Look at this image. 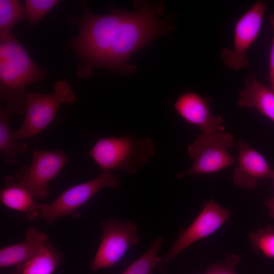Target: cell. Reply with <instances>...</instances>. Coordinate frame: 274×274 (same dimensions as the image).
I'll use <instances>...</instances> for the list:
<instances>
[{
  "instance_id": "22",
  "label": "cell",
  "mask_w": 274,
  "mask_h": 274,
  "mask_svg": "<svg viewBox=\"0 0 274 274\" xmlns=\"http://www.w3.org/2000/svg\"><path fill=\"white\" fill-rule=\"evenodd\" d=\"M60 1L58 0H26V19L34 28L39 21Z\"/></svg>"
},
{
  "instance_id": "16",
  "label": "cell",
  "mask_w": 274,
  "mask_h": 274,
  "mask_svg": "<svg viewBox=\"0 0 274 274\" xmlns=\"http://www.w3.org/2000/svg\"><path fill=\"white\" fill-rule=\"evenodd\" d=\"M5 186L0 190L1 202L6 207L23 213L27 220L33 221L40 215L39 203L29 192L13 176L5 178Z\"/></svg>"
},
{
  "instance_id": "9",
  "label": "cell",
  "mask_w": 274,
  "mask_h": 274,
  "mask_svg": "<svg viewBox=\"0 0 274 274\" xmlns=\"http://www.w3.org/2000/svg\"><path fill=\"white\" fill-rule=\"evenodd\" d=\"M101 239L91 265V271L117 264L128 249L139 244L138 226L130 220L106 219L101 222Z\"/></svg>"
},
{
  "instance_id": "25",
  "label": "cell",
  "mask_w": 274,
  "mask_h": 274,
  "mask_svg": "<svg viewBox=\"0 0 274 274\" xmlns=\"http://www.w3.org/2000/svg\"><path fill=\"white\" fill-rule=\"evenodd\" d=\"M264 204L267 210L269 216L274 219V197L266 198Z\"/></svg>"
},
{
  "instance_id": "4",
  "label": "cell",
  "mask_w": 274,
  "mask_h": 274,
  "mask_svg": "<svg viewBox=\"0 0 274 274\" xmlns=\"http://www.w3.org/2000/svg\"><path fill=\"white\" fill-rule=\"evenodd\" d=\"M155 154L153 140L133 134L97 140L87 154L102 170H123L133 175L149 162Z\"/></svg>"
},
{
  "instance_id": "12",
  "label": "cell",
  "mask_w": 274,
  "mask_h": 274,
  "mask_svg": "<svg viewBox=\"0 0 274 274\" xmlns=\"http://www.w3.org/2000/svg\"><path fill=\"white\" fill-rule=\"evenodd\" d=\"M238 165L232 176L233 183L247 190L256 189L259 181L273 179L274 169L265 158L244 140L237 142Z\"/></svg>"
},
{
  "instance_id": "18",
  "label": "cell",
  "mask_w": 274,
  "mask_h": 274,
  "mask_svg": "<svg viewBox=\"0 0 274 274\" xmlns=\"http://www.w3.org/2000/svg\"><path fill=\"white\" fill-rule=\"evenodd\" d=\"M11 112L8 107L0 109V152L1 157L6 162L16 164L18 155L24 154L28 149L24 142H19L11 129L9 117Z\"/></svg>"
},
{
  "instance_id": "6",
  "label": "cell",
  "mask_w": 274,
  "mask_h": 274,
  "mask_svg": "<svg viewBox=\"0 0 274 274\" xmlns=\"http://www.w3.org/2000/svg\"><path fill=\"white\" fill-rule=\"evenodd\" d=\"M233 145V138L229 132H202L187 148V154L193 160L192 164L187 170L178 173L177 179L213 173L236 164L237 158L227 151Z\"/></svg>"
},
{
  "instance_id": "17",
  "label": "cell",
  "mask_w": 274,
  "mask_h": 274,
  "mask_svg": "<svg viewBox=\"0 0 274 274\" xmlns=\"http://www.w3.org/2000/svg\"><path fill=\"white\" fill-rule=\"evenodd\" d=\"M63 260L62 254L49 242L10 274H53Z\"/></svg>"
},
{
  "instance_id": "2",
  "label": "cell",
  "mask_w": 274,
  "mask_h": 274,
  "mask_svg": "<svg viewBox=\"0 0 274 274\" xmlns=\"http://www.w3.org/2000/svg\"><path fill=\"white\" fill-rule=\"evenodd\" d=\"M45 76V71L33 62L12 34L0 39V100L11 113H25V88Z\"/></svg>"
},
{
  "instance_id": "7",
  "label": "cell",
  "mask_w": 274,
  "mask_h": 274,
  "mask_svg": "<svg viewBox=\"0 0 274 274\" xmlns=\"http://www.w3.org/2000/svg\"><path fill=\"white\" fill-rule=\"evenodd\" d=\"M121 186L119 179L111 170H104L90 181L73 186L63 191L52 202L39 203L41 218L51 224L63 216L79 218L78 209L104 188H117Z\"/></svg>"
},
{
  "instance_id": "24",
  "label": "cell",
  "mask_w": 274,
  "mask_h": 274,
  "mask_svg": "<svg viewBox=\"0 0 274 274\" xmlns=\"http://www.w3.org/2000/svg\"><path fill=\"white\" fill-rule=\"evenodd\" d=\"M269 21L272 32L271 47L269 54V72L268 81L269 88L274 91V13L269 17Z\"/></svg>"
},
{
  "instance_id": "15",
  "label": "cell",
  "mask_w": 274,
  "mask_h": 274,
  "mask_svg": "<svg viewBox=\"0 0 274 274\" xmlns=\"http://www.w3.org/2000/svg\"><path fill=\"white\" fill-rule=\"evenodd\" d=\"M238 95L237 105L255 109L274 122V91L262 84L255 75L246 77Z\"/></svg>"
},
{
  "instance_id": "3",
  "label": "cell",
  "mask_w": 274,
  "mask_h": 274,
  "mask_svg": "<svg viewBox=\"0 0 274 274\" xmlns=\"http://www.w3.org/2000/svg\"><path fill=\"white\" fill-rule=\"evenodd\" d=\"M157 9L140 6L136 12H127L120 25L104 67L111 71L131 73L128 64L131 55L155 38L173 28L168 21L157 18Z\"/></svg>"
},
{
  "instance_id": "5",
  "label": "cell",
  "mask_w": 274,
  "mask_h": 274,
  "mask_svg": "<svg viewBox=\"0 0 274 274\" xmlns=\"http://www.w3.org/2000/svg\"><path fill=\"white\" fill-rule=\"evenodd\" d=\"M54 90L51 94L26 93L25 115L21 126L14 131L18 139L38 134L54 120L61 104L72 105L76 101V95L66 81H57L54 84Z\"/></svg>"
},
{
  "instance_id": "26",
  "label": "cell",
  "mask_w": 274,
  "mask_h": 274,
  "mask_svg": "<svg viewBox=\"0 0 274 274\" xmlns=\"http://www.w3.org/2000/svg\"><path fill=\"white\" fill-rule=\"evenodd\" d=\"M272 180H273V185H274V177Z\"/></svg>"
},
{
  "instance_id": "11",
  "label": "cell",
  "mask_w": 274,
  "mask_h": 274,
  "mask_svg": "<svg viewBox=\"0 0 274 274\" xmlns=\"http://www.w3.org/2000/svg\"><path fill=\"white\" fill-rule=\"evenodd\" d=\"M266 9V3L258 1L236 22L233 49L225 47L219 53L221 59L228 67L237 70L248 65L247 52L259 35Z\"/></svg>"
},
{
  "instance_id": "19",
  "label": "cell",
  "mask_w": 274,
  "mask_h": 274,
  "mask_svg": "<svg viewBox=\"0 0 274 274\" xmlns=\"http://www.w3.org/2000/svg\"><path fill=\"white\" fill-rule=\"evenodd\" d=\"M163 244L162 236L152 242L149 248L131 263L121 274H153L157 268L161 256L158 255Z\"/></svg>"
},
{
  "instance_id": "23",
  "label": "cell",
  "mask_w": 274,
  "mask_h": 274,
  "mask_svg": "<svg viewBox=\"0 0 274 274\" xmlns=\"http://www.w3.org/2000/svg\"><path fill=\"white\" fill-rule=\"evenodd\" d=\"M241 261L240 257L235 254H229L224 261L210 268L206 274H237L235 266Z\"/></svg>"
},
{
  "instance_id": "13",
  "label": "cell",
  "mask_w": 274,
  "mask_h": 274,
  "mask_svg": "<svg viewBox=\"0 0 274 274\" xmlns=\"http://www.w3.org/2000/svg\"><path fill=\"white\" fill-rule=\"evenodd\" d=\"M211 100L195 92H187L179 97L174 108L182 118L189 124L199 127L202 132L225 131L222 117L212 113Z\"/></svg>"
},
{
  "instance_id": "20",
  "label": "cell",
  "mask_w": 274,
  "mask_h": 274,
  "mask_svg": "<svg viewBox=\"0 0 274 274\" xmlns=\"http://www.w3.org/2000/svg\"><path fill=\"white\" fill-rule=\"evenodd\" d=\"M25 18V8L20 1L0 0V39L11 35L14 25Z\"/></svg>"
},
{
  "instance_id": "21",
  "label": "cell",
  "mask_w": 274,
  "mask_h": 274,
  "mask_svg": "<svg viewBox=\"0 0 274 274\" xmlns=\"http://www.w3.org/2000/svg\"><path fill=\"white\" fill-rule=\"evenodd\" d=\"M249 239L253 249L274 259V225H269L251 232Z\"/></svg>"
},
{
  "instance_id": "10",
  "label": "cell",
  "mask_w": 274,
  "mask_h": 274,
  "mask_svg": "<svg viewBox=\"0 0 274 274\" xmlns=\"http://www.w3.org/2000/svg\"><path fill=\"white\" fill-rule=\"evenodd\" d=\"M66 162L61 150H35L30 166L20 167L15 177L35 199H43L49 193L48 183L58 175Z\"/></svg>"
},
{
  "instance_id": "1",
  "label": "cell",
  "mask_w": 274,
  "mask_h": 274,
  "mask_svg": "<svg viewBox=\"0 0 274 274\" xmlns=\"http://www.w3.org/2000/svg\"><path fill=\"white\" fill-rule=\"evenodd\" d=\"M111 13L98 15L85 9L82 17L74 22L79 33L70 44L79 64L77 75L83 78L91 76L94 66L104 67L120 24L127 11L111 7Z\"/></svg>"
},
{
  "instance_id": "8",
  "label": "cell",
  "mask_w": 274,
  "mask_h": 274,
  "mask_svg": "<svg viewBox=\"0 0 274 274\" xmlns=\"http://www.w3.org/2000/svg\"><path fill=\"white\" fill-rule=\"evenodd\" d=\"M230 215V210L214 199L204 203L193 222L180 233L168 251L161 256L157 268L158 271L166 274L170 264L181 252L195 242L216 232Z\"/></svg>"
},
{
  "instance_id": "14",
  "label": "cell",
  "mask_w": 274,
  "mask_h": 274,
  "mask_svg": "<svg viewBox=\"0 0 274 274\" xmlns=\"http://www.w3.org/2000/svg\"><path fill=\"white\" fill-rule=\"evenodd\" d=\"M49 236L34 227L29 228L22 242L5 247L0 250V267L20 265L32 257L46 243Z\"/></svg>"
}]
</instances>
